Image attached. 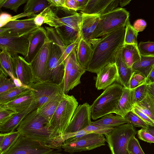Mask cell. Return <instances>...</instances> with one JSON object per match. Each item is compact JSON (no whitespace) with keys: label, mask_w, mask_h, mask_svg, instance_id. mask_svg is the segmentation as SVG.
Here are the masks:
<instances>
[{"label":"cell","mask_w":154,"mask_h":154,"mask_svg":"<svg viewBox=\"0 0 154 154\" xmlns=\"http://www.w3.org/2000/svg\"><path fill=\"white\" fill-rule=\"evenodd\" d=\"M0 69L13 79L16 77L14 72L13 57L7 52L1 51L0 54Z\"/></svg>","instance_id":"cell-32"},{"label":"cell","mask_w":154,"mask_h":154,"mask_svg":"<svg viewBox=\"0 0 154 154\" xmlns=\"http://www.w3.org/2000/svg\"><path fill=\"white\" fill-rule=\"evenodd\" d=\"M146 129L149 133L154 136V126L148 125V128Z\"/></svg>","instance_id":"cell-62"},{"label":"cell","mask_w":154,"mask_h":154,"mask_svg":"<svg viewBox=\"0 0 154 154\" xmlns=\"http://www.w3.org/2000/svg\"><path fill=\"white\" fill-rule=\"evenodd\" d=\"M82 18V14L77 12L69 14L66 16L59 17L58 27L65 24L69 25L81 34Z\"/></svg>","instance_id":"cell-34"},{"label":"cell","mask_w":154,"mask_h":154,"mask_svg":"<svg viewBox=\"0 0 154 154\" xmlns=\"http://www.w3.org/2000/svg\"><path fill=\"white\" fill-rule=\"evenodd\" d=\"M64 94L58 96L48 102L40 109H36L37 112L48 121V126Z\"/></svg>","instance_id":"cell-29"},{"label":"cell","mask_w":154,"mask_h":154,"mask_svg":"<svg viewBox=\"0 0 154 154\" xmlns=\"http://www.w3.org/2000/svg\"><path fill=\"white\" fill-rule=\"evenodd\" d=\"M82 21L81 38L89 42L100 19L98 14H82Z\"/></svg>","instance_id":"cell-20"},{"label":"cell","mask_w":154,"mask_h":154,"mask_svg":"<svg viewBox=\"0 0 154 154\" xmlns=\"http://www.w3.org/2000/svg\"><path fill=\"white\" fill-rule=\"evenodd\" d=\"M128 121L134 127L147 128L148 125L142 120L136 114L131 111L125 117Z\"/></svg>","instance_id":"cell-42"},{"label":"cell","mask_w":154,"mask_h":154,"mask_svg":"<svg viewBox=\"0 0 154 154\" xmlns=\"http://www.w3.org/2000/svg\"><path fill=\"white\" fill-rule=\"evenodd\" d=\"M29 87L37 106V109L54 98L64 94L63 85L57 84L48 79L34 82Z\"/></svg>","instance_id":"cell-9"},{"label":"cell","mask_w":154,"mask_h":154,"mask_svg":"<svg viewBox=\"0 0 154 154\" xmlns=\"http://www.w3.org/2000/svg\"><path fill=\"white\" fill-rule=\"evenodd\" d=\"M138 138L140 140L149 143H154V136L146 128H142L137 131Z\"/></svg>","instance_id":"cell-48"},{"label":"cell","mask_w":154,"mask_h":154,"mask_svg":"<svg viewBox=\"0 0 154 154\" xmlns=\"http://www.w3.org/2000/svg\"><path fill=\"white\" fill-rule=\"evenodd\" d=\"M80 39L81 36L79 37L74 42L66 46L61 56L62 59L63 61H65L66 58L73 51L76 49Z\"/></svg>","instance_id":"cell-50"},{"label":"cell","mask_w":154,"mask_h":154,"mask_svg":"<svg viewBox=\"0 0 154 154\" xmlns=\"http://www.w3.org/2000/svg\"><path fill=\"white\" fill-rule=\"evenodd\" d=\"M147 25L146 21L142 19H138L134 23L133 27L138 32L143 31Z\"/></svg>","instance_id":"cell-53"},{"label":"cell","mask_w":154,"mask_h":154,"mask_svg":"<svg viewBox=\"0 0 154 154\" xmlns=\"http://www.w3.org/2000/svg\"><path fill=\"white\" fill-rule=\"evenodd\" d=\"M119 0H88L82 14H98L100 16L116 8Z\"/></svg>","instance_id":"cell-16"},{"label":"cell","mask_w":154,"mask_h":154,"mask_svg":"<svg viewBox=\"0 0 154 154\" xmlns=\"http://www.w3.org/2000/svg\"><path fill=\"white\" fill-rule=\"evenodd\" d=\"M47 37L46 29L42 26L39 27L34 33L30 40L28 56L25 59L29 63L30 62L36 52V50L38 46L41 43L43 42Z\"/></svg>","instance_id":"cell-27"},{"label":"cell","mask_w":154,"mask_h":154,"mask_svg":"<svg viewBox=\"0 0 154 154\" xmlns=\"http://www.w3.org/2000/svg\"><path fill=\"white\" fill-rule=\"evenodd\" d=\"M91 118V105L87 103L79 105L74 112L65 135L84 130L92 124Z\"/></svg>","instance_id":"cell-13"},{"label":"cell","mask_w":154,"mask_h":154,"mask_svg":"<svg viewBox=\"0 0 154 154\" xmlns=\"http://www.w3.org/2000/svg\"><path fill=\"white\" fill-rule=\"evenodd\" d=\"M134 107L131 100L130 89L123 87L122 95L114 113L125 117Z\"/></svg>","instance_id":"cell-25"},{"label":"cell","mask_w":154,"mask_h":154,"mask_svg":"<svg viewBox=\"0 0 154 154\" xmlns=\"http://www.w3.org/2000/svg\"></svg>","instance_id":"cell-64"},{"label":"cell","mask_w":154,"mask_h":154,"mask_svg":"<svg viewBox=\"0 0 154 154\" xmlns=\"http://www.w3.org/2000/svg\"><path fill=\"white\" fill-rule=\"evenodd\" d=\"M123 87L114 83L106 88L91 105V118L94 120L114 113L122 94Z\"/></svg>","instance_id":"cell-4"},{"label":"cell","mask_w":154,"mask_h":154,"mask_svg":"<svg viewBox=\"0 0 154 154\" xmlns=\"http://www.w3.org/2000/svg\"><path fill=\"white\" fill-rule=\"evenodd\" d=\"M13 60L16 78L20 81L23 85L29 87L34 82L30 63L24 57L19 55L13 57Z\"/></svg>","instance_id":"cell-15"},{"label":"cell","mask_w":154,"mask_h":154,"mask_svg":"<svg viewBox=\"0 0 154 154\" xmlns=\"http://www.w3.org/2000/svg\"><path fill=\"white\" fill-rule=\"evenodd\" d=\"M65 61V67L64 79L69 71L78 63L76 57V50L73 51L69 54Z\"/></svg>","instance_id":"cell-45"},{"label":"cell","mask_w":154,"mask_h":154,"mask_svg":"<svg viewBox=\"0 0 154 154\" xmlns=\"http://www.w3.org/2000/svg\"><path fill=\"white\" fill-rule=\"evenodd\" d=\"M62 53L60 46L52 41L47 66V80L63 85L65 63L61 58Z\"/></svg>","instance_id":"cell-10"},{"label":"cell","mask_w":154,"mask_h":154,"mask_svg":"<svg viewBox=\"0 0 154 154\" xmlns=\"http://www.w3.org/2000/svg\"><path fill=\"white\" fill-rule=\"evenodd\" d=\"M141 55L154 56V42H140L138 45Z\"/></svg>","instance_id":"cell-43"},{"label":"cell","mask_w":154,"mask_h":154,"mask_svg":"<svg viewBox=\"0 0 154 154\" xmlns=\"http://www.w3.org/2000/svg\"><path fill=\"white\" fill-rule=\"evenodd\" d=\"M27 0H0V7L1 8L9 9L17 13L19 8L21 5L26 3Z\"/></svg>","instance_id":"cell-41"},{"label":"cell","mask_w":154,"mask_h":154,"mask_svg":"<svg viewBox=\"0 0 154 154\" xmlns=\"http://www.w3.org/2000/svg\"><path fill=\"white\" fill-rule=\"evenodd\" d=\"M147 93L154 102V83L147 85Z\"/></svg>","instance_id":"cell-59"},{"label":"cell","mask_w":154,"mask_h":154,"mask_svg":"<svg viewBox=\"0 0 154 154\" xmlns=\"http://www.w3.org/2000/svg\"><path fill=\"white\" fill-rule=\"evenodd\" d=\"M133 76L134 78L139 82L143 84V82L146 78L142 74L134 72Z\"/></svg>","instance_id":"cell-58"},{"label":"cell","mask_w":154,"mask_h":154,"mask_svg":"<svg viewBox=\"0 0 154 154\" xmlns=\"http://www.w3.org/2000/svg\"><path fill=\"white\" fill-rule=\"evenodd\" d=\"M134 106L154 122V102L148 94L143 100L135 103Z\"/></svg>","instance_id":"cell-35"},{"label":"cell","mask_w":154,"mask_h":154,"mask_svg":"<svg viewBox=\"0 0 154 154\" xmlns=\"http://www.w3.org/2000/svg\"><path fill=\"white\" fill-rule=\"evenodd\" d=\"M52 41L48 37L46 38L29 63L34 82L47 80V68Z\"/></svg>","instance_id":"cell-12"},{"label":"cell","mask_w":154,"mask_h":154,"mask_svg":"<svg viewBox=\"0 0 154 154\" xmlns=\"http://www.w3.org/2000/svg\"><path fill=\"white\" fill-rule=\"evenodd\" d=\"M45 28L47 32L48 38L60 46L63 53L66 47L63 43L56 32L55 28L51 27H45Z\"/></svg>","instance_id":"cell-46"},{"label":"cell","mask_w":154,"mask_h":154,"mask_svg":"<svg viewBox=\"0 0 154 154\" xmlns=\"http://www.w3.org/2000/svg\"><path fill=\"white\" fill-rule=\"evenodd\" d=\"M154 65V56L141 55V59L134 63L131 68L133 72L142 74L146 78Z\"/></svg>","instance_id":"cell-28"},{"label":"cell","mask_w":154,"mask_h":154,"mask_svg":"<svg viewBox=\"0 0 154 154\" xmlns=\"http://www.w3.org/2000/svg\"><path fill=\"white\" fill-rule=\"evenodd\" d=\"M129 16V13L122 8H116L100 16L99 22L89 42L116 29L125 27Z\"/></svg>","instance_id":"cell-5"},{"label":"cell","mask_w":154,"mask_h":154,"mask_svg":"<svg viewBox=\"0 0 154 154\" xmlns=\"http://www.w3.org/2000/svg\"><path fill=\"white\" fill-rule=\"evenodd\" d=\"M48 124L35 109L23 119L16 130L25 136L54 149L50 138Z\"/></svg>","instance_id":"cell-3"},{"label":"cell","mask_w":154,"mask_h":154,"mask_svg":"<svg viewBox=\"0 0 154 154\" xmlns=\"http://www.w3.org/2000/svg\"><path fill=\"white\" fill-rule=\"evenodd\" d=\"M16 114L11 110L0 108V124L5 122Z\"/></svg>","instance_id":"cell-51"},{"label":"cell","mask_w":154,"mask_h":154,"mask_svg":"<svg viewBox=\"0 0 154 154\" xmlns=\"http://www.w3.org/2000/svg\"><path fill=\"white\" fill-rule=\"evenodd\" d=\"M128 152L129 154H133V153H132L131 152H129V151H128Z\"/></svg>","instance_id":"cell-63"},{"label":"cell","mask_w":154,"mask_h":154,"mask_svg":"<svg viewBox=\"0 0 154 154\" xmlns=\"http://www.w3.org/2000/svg\"><path fill=\"white\" fill-rule=\"evenodd\" d=\"M34 101L31 91L24 95L8 103L0 104V108L20 113L27 109Z\"/></svg>","instance_id":"cell-19"},{"label":"cell","mask_w":154,"mask_h":154,"mask_svg":"<svg viewBox=\"0 0 154 154\" xmlns=\"http://www.w3.org/2000/svg\"><path fill=\"white\" fill-rule=\"evenodd\" d=\"M78 105L74 96L64 94L48 126L50 138L55 149L62 148L66 131Z\"/></svg>","instance_id":"cell-2"},{"label":"cell","mask_w":154,"mask_h":154,"mask_svg":"<svg viewBox=\"0 0 154 154\" xmlns=\"http://www.w3.org/2000/svg\"><path fill=\"white\" fill-rule=\"evenodd\" d=\"M143 84L140 83L137 81L132 75L130 80L129 88L130 90L133 89Z\"/></svg>","instance_id":"cell-57"},{"label":"cell","mask_w":154,"mask_h":154,"mask_svg":"<svg viewBox=\"0 0 154 154\" xmlns=\"http://www.w3.org/2000/svg\"><path fill=\"white\" fill-rule=\"evenodd\" d=\"M131 0H119V4L121 7H124L129 3Z\"/></svg>","instance_id":"cell-61"},{"label":"cell","mask_w":154,"mask_h":154,"mask_svg":"<svg viewBox=\"0 0 154 154\" xmlns=\"http://www.w3.org/2000/svg\"><path fill=\"white\" fill-rule=\"evenodd\" d=\"M54 28L66 47L74 42L81 36L80 32L69 25L65 24Z\"/></svg>","instance_id":"cell-26"},{"label":"cell","mask_w":154,"mask_h":154,"mask_svg":"<svg viewBox=\"0 0 154 154\" xmlns=\"http://www.w3.org/2000/svg\"><path fill=\"white\" fill-rule=\"evenodd\" d=\"M125 27L91 40L92 52L86 71L97 73L107 64L115 62L116 55L124 45Z\"/></svg>","instance_id":"cell-1"},{"label":"cell","mask_w":154,"mask_h":154,"mask_svg":"<svg viewBox=\"0 0 154 154\" xmlns=\"http://www.w3.org/2000/svg\"><path fill=\"white\" fill-rule=\"evenodd\" d=\"M153 83H154V65L148 75L146 78L143 84L147 85Z\"/></svg>","instance_id":"cell-56"},{"label":"cell","mask_w":154,"mask_h":154,"mask_svg":"<svg viewBox=\"0 0 154 154\" xmlns=\"http://www.w3.org/2000/svg\"><path fill=\"white\" fill-rule=\"evenodd\" d=\"M79 5V10L81 11L85 7L88 0H76Z\"/></svg>","instance_id":"cell-60"},{"label":"cell","mask_w":154,"mask_h":154,"mask_svg":"<svg viewBox=\"0 0 154 154\" xmlns=\"http://www.w3.org/2000/svg\"><path fill=\"white\" fill-rule=\"evenodd\" d=\"M124 45H137V37L138 33L131 24L129 19L125 26Z\"/></svg>","instance_id":"cell-37"},{"label":"cell","mask_w":154,"mask_h":154,"mask_svg":"<svg viewBox=\"0 0 154 154\" xmlns=\"http://www.w3.org/2000/svg\"><path fill=\"white\" fill-rule=\"evenodd\" d=\"M123 58L127 66L131 68L133 64L141 58L138 45H126L122 48Z\"/></svg>","instance_id":"cell-30"},{"label":"cell","mask_w":154,"mask_h":154,"mask_svg":"<svg viewBox=\"0 0 154 154\" xmlns=\"http://www.w3.org/2000/svg\"><path fill=\"white\" fill-rule=\"evenodd\" d=\"M136 114L139 117L148 125L154 126V122L146 115L134 107L132 111Z\"/></svg>","instance_id":"cell-52"},{"label":"cell","mask_w":154,"mask_h":154,"mask_svg":"<svg viewBox=\"0 0 154 154\" xmlns=\"http://www.w3.org/2000/svg\"><path fill=\"white\" fill-rule=\"evenodd\" d=\"M128 123L125 117L117 114L110 113L107 114L97 120L92 122V123L104 126L114 128L120 125Z\"/></svg>","instance_id":"cell-31"},{"label":"cell","mask_w":154,"mask_h":154,"mask_svg":"<svg viewBox=\"0 0 154 154\" xmlns=\"http://www.w3.org/2000/svg\"><path fill=\"white\" fill-rule=\"evenodd\" d=\"M55 149L20 134L3 154H62Z\"/></svg>","instance_id":"cell-7"},{"label":"cell","mask_w":154,"mask_h":154,"mask_svg":"<svg viewBox=\"0 0 154 154\" xmlns=\"http://www.w3.org/2000/svg\"><path fill=\"white\" fill-rule=\"evenodd\" d=\"M49 6L47 0H28L24 7L23 12L35 14L40 13Z\"/></svg>","instance_id":"cell-36"},{"label":"cell","mask_w":154,"mask_h":154,"mask_svg":"<svg viewBox=\"0 0 154 154\" xmlns=\"http://www.w3.org/2000/svg\"><path fill=\"white\" fill-rule=\"evenodd\" d=\"M20 134L17 131L6 133L3 141L0 143V154H3L14 140Z\"/></svg>","instance_id":"cell-40"},{"label":"cell","mask_w":154,"mask_h":154,"mask_svg":"<svg viewBox=\"0 0 154 154\" xmlns=\"http://www.w3.org/2000/svg\"><path fill=\"white\" fill-rule=\"evenodd\" d=\"M114 128L92 123L84 130L91 133H94L105 135L108 134Z\"/></svg>","instance_id":"cell-44"},{"label":"cell","mask_w":154,"mask_h":154,"mask_svg":"<svg viewBox=\"0 0 154 154\" xmlns=\"http://www.w3.org/2000/svg\"><path fill=\"white\" fill-rule=\"evenodd\" d=\"M34 17L9 22L4 26L0 28V36L20 35L38 27L34 23Z\"/></svg>","instance_id":"cell-14"},{"label":"cell","mask_w":154,"mask_h":154,"mask_svg":"<svg viewBox=\"0 0 154 154\" xmlns=\"http://www.w3.org/2000/svg\"><path fill=\"white\" fill-rule=\"evenodd\" d=\"M39 28L36 27L20 35L0 36L1 50L7 52L12 57L17 56L18 54H20L24 56L25 59L28 55L32 36Z\"/></svg>","instance_id":"cell-8"},{"label":"cell","mask_w":154,"mask_h":154,"mask_svg":"<svg viewBox=\"0 0 154 154\" xmlns=\"http://www.w3.org/2000/svg\"><path fill=\"white\" fill-rule=\"evenodd\" d=\"M106 139L103 134L91 133L71 142L64 141L61 148L70 154L89 151L105 145Z\"/></svg>","instance_id":"cell-11"},{"label":"cell","mask_w":154,"mask_h":154,"mask_svg":"<svg viewBox=\"0 0 154 154\" xmlns=\"http://www.w3.org/2000/svg\"><path fill=\"white\" fill-rule=\"evenodd\" d=\"M65 4L67 8L77 11L79 10V5L76 0H65Z\"/></svg>","instance_id":"cell-55"},{"label":"cell","mask_w":154,"mask_h":154,"mask_svg":"<svg viewBox=\"0 0 154 154\" xmlns=\"http://www.w3.org/2000/svg\"><path fill=\"white\" fill-rule=\"evenodd\" d=\"M118 73L116 63H109L97 73L95 86L98 90H105L117 81Z\"/></svg>","instance_id":"cell-17"},{"label":"cell","mask_w":154,"mask_h":154,"mask_svg":"<svg viewBox=\"0 0 154 154\" xmlns=\"http://www.w3.org/2000/svg\"><path fill=\"white\" fill-rule=\"evenodd\" d=\"M76 51V57L79 63L86 69L92 55V48L91 44L89 42L81 38Z\"/></svg>","instance_id":"cell-23"},{"label":"cell","mask_w":154,"mask_h":154,"mask_svg":"<svg viewBox=\"0 0 154 154\" xmlns=\"http://www.w3.org/2000/svg\"><path fill=\"white\" fill-rule=\"evenodd\" d=\"M137 133L134 126L128 123L115 127L105 135L111 154H129L127 149L130 138Z\"/></svg>","instance_id":"cell-6"},{"label":"cell","mask_w":154,"mask_h":154,"mask_svg":"<svg viewBox=\"0 0 154 154\" xmlns=\"http://www.w3.org/2000/svg\"><path fill=\"white\" fill-rule=\"evenodd\" d=\"M127 149L128 151L133 154H145L135 136H133L130 138L128 144Z\"/></svg>","instance_id":"cell-47"},{"label":"cell","mask_w":154,"mask_h":154,"mask_svg":"<svg viewBox=\"0 0 154 154\" xmlns=\"http://www.w3.org/2000/svg\"><path fill=\"white\" fill-rule=\"evenodd\" d=\"M51 7H54L63 11L67 12L70 9L67 7L65 0H47Z\"/></svg>","instance_id":"cell-49"},{"label":"cell","mask_w":154,"mask_h":154,"mask_svg":"<svg viewBox=\"0 0 154 154\" xmlns=\"http://www.w3.org/2000/svg\"><path fill=\"white\" fill-rule=\"evenodd\" d=\"M0 69V94L17 88L13 79Z\"/></svg>","instance_id":"cell-39"},{"label":"cell","mask_w":154,"mask_h":154,"mask_svg":"<svg viewBox=\"0 0 154 154\" xmlns=\"http://www.w3.org/2000/svg\"><path fill=\"white\" fill-rule=\"evenodd\" d=\"M37 108V106L34 101L26 110L21 113L15 114L5 122L0 124V133H8L15 131L23 119Z\"/></svg>","instance_id":"cell-21"},{"label":"cell","mask_w":154,"mask_h":154,"mask_svg":"<svg viewBox=\"0 0 154 154\" xmlns=\"http://www.w3.org/2000/svg\"><path fill=\"white\" fill-rule=\"evenodd\" d=\"M130 92L131 100L134 105L142 101L146 96L148 94L147 85H141L133 89L130 90Z\"/></svg>","instance_id":"cell-38"},{"label":"cell","mask_w":154,"mask_h":154,"mask_svg":"<svg viewBox=\"0 0 154 154\" xmlns=\"http://www.w3.org/2000/svg\"><path fill=\"white\" fill-rule=\"evenodd\" d=\"M59 17L49 6L43 11L36 14L34 17V21L36 26L40 27L45 23L52 27L56 28L58 27Z\"/></svg>","instance_id":"cell-24"},{"label":"cell","mask_w":154,"mask_h":154,"mask_svg":"<svg viewBox=\"0 0 154 154\" xmlns=\"http://www.w3.org/2000/svg\"><path fill=\"white\" fill-rule=\"evenodd\" d=\"M122 48L116 54L115 58L118 73L116 81L123 87L129 88L130 80L134 72L132 68L127 66L123 58Z\"/></svg>","instance_id":"cell-18"},{"label":"cell","mask_w":154,"mask_h":154,"mask_svg":"<svg viewBox=\"0 0 154 154\" xmlns=\"http://www.w3.org/2000/svg\"><path fill=\"white\" fill-rule=\"evenodd\" d=\"M86 69L77 63L68 73L64 78L63 82V90L65 94L68 92L81 83L80 79Z\"/></svg>","instance_id":"cell-22"},{"label":"cell","mask_w":154,"mask_h":154,"mask_svg":"<svg viewBox=\"0 0 154 154\" xmlns=\"http://www.w3.org/2000/svg\"><path fill=\"white\" fill-rule=\"evenodd\" d=\"M28 86L17 87L0 94V104L13 100L31 91Z\"/></svg>","instance_id":"cell-33"},{"label":"cell","mask_w":154,"mask_h":154,"mask_svg":"<svg viewBox=\"0 0 154 154\" xmlns=\"http://www.w3.org/2000/svg\"><path fill=\"white\" fill-rule=\"evenodd\" d=\"M12 16L10 14L5 12H2L0 16V28L6 25L11 21Z\"/></svg>","instance_id":"cell-54"}]
</instances>
